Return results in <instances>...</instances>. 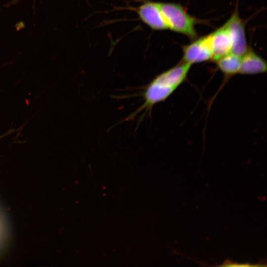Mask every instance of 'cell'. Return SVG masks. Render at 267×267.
I'll return each mask as SVG.
<instances>
[{"label": "cell", "instance_id": "6", "mask_svg": "<svg viewBox=\"0 0 267 267\" xmlns=\"http://www.w3.org/2000/svg\"><path fill=\"white\" fill-rule=\"evenodd\" d=\"M213 61L231 52L232 42L225 25L209 34Z\"/></svg>", "mask_w": 267, "mask_h": 267}, {"label": "cell", "instance_id": "7", "mask_svg": "<svg viewBox=\"0 0 267 267\" xmlns=\"http://www.w3.org/2000/svg\"><path fill=\"white\" fill-rule=\"evenodd\" d=\"M267 64L262 57L251 48H248L241 56L239 69V74L253 75L266 73Z\"/></svg>", "mask_w": 267, "mask_h": 267}, {"label": "cell", "instance_id": "1", "mask_svg": "<svg viewBox=\"0 0 267 267\" xmlns=\"http://www.w3.org/2000/svg\"><path fill=\"white\" fill-rule=\"evenodd\" d=\"M191 66L181 61L153 78L145 87L143 103L134 115L142 110L151 111L155 105L166 100L186 79Z\"/></svg>", "mask_w": 267, "mask_h": 267}, {"label": "cell", "instance_id": "8", "mask_svg": "<svg viewBox=\"0 0 267 267\" xmlns=\"http://www.w3.org/2000/svg\"><path fill=\"white\" fill-rule=\"evenodd\" d=\"M241 57L230 52L215 61L217 66L223 74L224 81L238 74Z\"/></svg>", "mask_w": 267, "mask_h": 267}, {"label": "cell", "instance_id": "5", "mask_svg": "<svg viewBox=\"0 0 267 267\" xmlns=\"http://www.w3.org/2000/svg\"><path fill=\"white\" fill-rule=\"evenodd\" d=\"M140 19L152 30H168L167 25L159 8L158 2L146 1L137 9Z\"/></svg>", "mask_w": 267, "mask_h": 267}, {"label": "cell", "instance_id": "2", "mask_svg": "<svg viewBox=\"0 0 267 267\" xmlns=\"http://www.w3.org/2000/svg\"><path fill=\"white\" fill-rule=\"evenodd\" d=\"M158 4L168 30L183 34L191 40L197 38L196 24L199 20L189 15L180 4L159 2Z\"/></svg>", "mask_w": 267, "mask_h": 267}, {"label": "cell", "instance_id": "3", "mask_svg": "<svg viewBox=\"0 0 267 267\" xmlns=\"http://www.w3.org/2000/svg\"><path fill=\"white\" fill-rule=\"evenodd\" d=\"M237 4L230 18L224 24L231 39V52L241 57L248 49L245 34V25L240 17Z\"/></svg>", "mask_w": 267, "mask_h": 267}, {"label": "cell", "instance_id": "4", "mask_svg": "<svg viewBox=\"0 0 267 267\" xmlns=\"http://www.w3.org/2000/svg\"><path fill=\"white\" fill-rule=\"evenodd\" d=\"M181 61L192 65L212 59L210 36L195 39L190 44L182 46Z\"/></svg>", "mask_w": 267, "mask_h": 267}]
</instances>
